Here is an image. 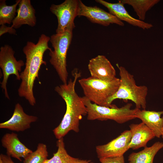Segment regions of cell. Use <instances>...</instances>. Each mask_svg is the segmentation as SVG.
Instances as JSON below:
<instances>
[{"instance_id":"obj_1","label":"cell","mask_w":163,"mask_h":163,"mask_svg":"<svg viewBox=\"0 0 163 163\" xmlns=\"http://www.w3.org/2000/svg\"><path fill=\"white\" fill-rule=\"evenodd\" d=\"M74 79L70 78L66 84L55 87V91L63 99L66 105V110L59 125L53 130L57 139L63 138L69 132L79 131V123L83 116L87 115L86 107L75 91V85L81 77V73L76 68L72 72Z\"/></svg>"},{"instance_id":"obj_2","label":"cell","mask_w":163,"mask_h":163,"mask_svg":"<svg viewBox=\"0 0 163 163\" xmlns=\"http://www.w3.org/2000/svg\"><path fill=\"white\" fill-rule=\"evenodd\" d=\"M50 39L49 36L42 34L37 43L28 41L23 49L26 59L25 66L20 74L21 82L18 92L20 97L24 98L32 106L36 103L33 90L34 81L38 78L41 65L46 64L43 60L44 54L47 50H52L48 45Z\"/></svg>"},{"instance_id":"obj_3","label":"cell","mask_w":163,"mask_h":163,"mask_svg":"<svg viewBox=\"0 0 163 163\" xmlns=\"http://www.w3.org/2000/svg\"><path fill=\"white\" fill-rule=\"evenodd\" d=\"M116 66L119 70L120 85L115 93L107 100L108 107H114L115 105L111 104L112 102L116 99H120L131 101L135 104L136 108L145 109L148 93L147 87L145 85H137L133 75L125 67L119 66L118 64Z\"/></svg>"},{"instance_id":"obj_4","label":"cell","mask_w":163,"mask_h":163,"mask_svg":"<svg viewBox=\"0 0 163 163\" xmlns=\"http://www.w3.org/2000/svg\"><path fill=\"white\" fill-rule=\"evenodd\" d=\"M81 98L86 107L87 119L88 120H110L122 124L136 118L135 113L138 108L132 109L131 103H127L120 108L115 105L108 107L93 103L85 96Z\"/></svg>"},{"instance_id":"obj_5","label":"cell","mask_w":163,"mask_h":163,"mask_svg":"<svg viewBox=\"0 0 163 163\" xmlns=\"http://www.w3.org/2000/svg\"><path fill=\"white\" fill-rule=\"evenodd\" d=\"M78 82L85 97L93 103L108 107L107 101L117 91L120 80L116 77L111 81L107 82L91 76L80 79Z\"/></svg>"},{"instance_id":"obj_6","label":"cell","mask_w":163,"mask_h":163,"mask_svg":"<svg viewBox=\"0 0 163 163\" xmlns=\"http://www.w3.org/2000/svg\"><path fill=\"white\" fill-rule=\"evenodd\" d=\"M72 37V31H68L62 33H56L50 37V41L53 50L50 51V62L64 84L67 83L68 73L66 57Z\"/></svg>"},{"instance_id":"obj_7","label":"cell","mask_w":163,"mask_h":163,"mask_svg":"<svg viewBox=\"0 0 163 163\" xmlns=\"http://www.w3.org/2000/svg\"><path fill=\"white\" fill-rule=\"evenodd\" d=\"M79 1L80 0H66L60 4L51 5L50 10L56 17L58 20L56 34L72 31L75 27V19L78 16Z\"/></svg>"},{"instance_id":"obj_8","label":"cell","mask_w":163,"mask_h":163,"mask_svg":"<svg viewBox=\"0 0 163 163\" xmlns=\"http://www.w3.org/2000/svg\"><path fill=\"white\" fill-rule=\"evenodd\" d=\"M15 52L12 47L6 44L0 48V67L3 73V78L1 83V87L5 97L9 99L7 88L8 78L10 75H14L17 80H21L19 72L25 64L22 60H17L14 56Z\"/></svg>"},{"instance_id":"obj_9","label":"cell","mask_w":163,"mask_h":163,"mask_svg":"<svg viewBox=\"0 0 163 163\" xmlns=\"http://www.w3.org/2000/svg\"><path fill=\"white\" fill-rule=\"evenodd\" d=\"M131 138L130 130H126L107 144L96 146L97 157L100 159L123 156L129 149Z\"/></svg>"},{"instance_id":"obj_10","label":"cell","mask_w":163,"mask_h":163,"mask_svg":"<svg viewBox=\"0 0 163 163\" xmlns=\"http://www.w3.org/2000/svg\"><path fill=\"white\" fill-rule=\"evenodd\" d=\"M84 16L92 23L107 26L111 24L124 26V24L109 12L96 6H87L80 0L78 16Z\"/></svg>"},{"instance_id":"obj_11","label":"cell","mask_w":163,"mask_h":163,"mask_svg":"<svg viewBox=\"0 0 163 163\" xmlns=\"http://www.w3.org/2000/svg\"><path fill=\"white\" fill-rule=\"evenodd\" d=\"M88 68L91 76L95 78L110 82L116 77L115 69L104 55H98L90 59Z\"/></svg>"},{"instance_id":"obj_12","label":"cell","mask_w":163,"mask_h":163,"mask_svg":"<svg viewBox=\"0 0 163 163\" xmlns=\"http://www.w3.org/2000/svg\"><path fill=\"white\" fill-rule=\"evenodd\" d=\"M35 116L26 113L21 105L19 103L15 106L11 117L8 120L0 123V128L18 132L24 131L30 127L32 123L37 120Z\"/></svg>"},{"instance_id":"obj_13","label":"cell","mask_w":163,"mask_h":163,"mask_svg":"<svg viewBox=\"0 0 163 163\" xmlns=\"http://www.w3.org/2000/svg\"><path fill=\"white\" fill-rule=\"evenodd\" d=\"M95 2L106 7L110 13L122 21H125L130 24L143 30L149 29L153 27L151 24L132 17L126 10L124 4L119 0L118 2L114 3H110L103 0H96Z\"/></svg>"},{"instance_id":"obj_14","label":"cell","mask_w":163,"mask_h":163,"mask_svg":"<svg viewBox=\"0 0 163 163\" xmlns=\"http://www.w3.org/2000/svg\"><path fill=\"white\" fill-rule=\"evenodd\" d=\"M2 146L6 149L8 156L22 161L33 151L27 147L20 140L17 134L12 133L4 134L1 139Z\"/></svg>"},{"instance_id":"obj_15","label":"cell","mask_w":163,"mask_h":163,"mask_svg":"<svg viewBox=\"0 0 163 163\" xmlns=\"http://www.w3.org/2000/svg\"><path fill=\"white\" fill-rule=\"evenodd\" d=\"M129 127L131 134L129 149L136 150L142 147H146L148 142L155 137L153 132L142 122L132 124Z\"/></svg>"},{"instance_id":"obj_16","label":"cell","mask_w":163,"mask_h":163,"mask_svg":"<svg viewBox=\"0 0 163 163\" xmlns=\"http://www.w3.org/2000/svg\"><path fill=\"white\" fill-rule=\"evenodd\" d=\"M17 9V15L11 26L14 29L20 28L22 25L27 24L33 27L36 24L35 10L30 0H21Z\"/></svg>"},{"instance_id":"obj_17","label":"cell","mask_w":163,"mask_h":163,"mask_svg":"<svg viewBox=\"0 0 163 163\" xmlns=\"http://www.w3.org/2000/svg\"><path fill=\"white\" fill-rule=\"evenodd\" d=\"M163 111H156L141 110L138 108L135 113L136 118L140 119L154 133L155 137L160 138L163 130Z\"/></svg>"},{"instance_id":"obj_18","label":"cell","mask_w":163,"mask_h":163,"mask_svg":"<svg viewBox=\"0 0 163 163\" xmlns=\"http://www.w3.org/2000/svg\"><path fill=\"white\" fill-rule=\"evenodd\" d=\"M163 148V143L157 142L150 147L144 148L137 152H132L128 157L129 163H153L154 157Z\"/></svg>"},{"instance_id":"obj_19","label":"cell","mask_w":163,"mask_h":163,"mask_svg":"<svg viewBox=\"0 0 163 163\" xmlns=\"http://www.w3.org/2000/svg\"><path fill=\"white\" fill-rule=\"evenodd\" d=\"M57 152L50 159H47L44 163H89V160L75 158L69 155L66 149L63 138L58 139L56 142Z\"/></svg>"},{"instance_id":"obj_20","label":"cell","mask_w":163,"mask_h":163,"mask_svg":"<svg viewBox=\"0 0 163 163\" xmlns=\"http://www.w3.org/2000/svg\"><path fill=\"white\" fill-rule=\"evenodd\" d=\"M124 5L128 4L132 7L138 16L139 20L144 21L146 12L158 3V0H120Z\"/></svg>"},{"instance_id":"obj_21","label":"cell","mask_w":163,"mask_h":163,"mask_svg":"<svg viewBox=\"0 0 163 163\" xmlns=\"http://www.w3.org/2000/svg\"><path fill=\"white\" fill-rule=\"evenodd\" d=\"M21 0H17L11 5H8L6 0L0 1V25L10 24L15 17L17 13V7Z\"/></svg>"},{"instance_id":"obj_22","label":"cell","mask_w":163,"mask_h":163,"mask_svg":"<svg viewBox=\"0 0 163 163\" xmlns=\"http://www.w3.org/2000/svg\"><path fill=\"white\" fill-rule=\"evenodd\" d=\"M48 156L46 145L39 143L36 150L29 153L24 158L23 163H44Z\"/></svg>"},{"instance_id":"obj_23","label":"cell","mask_w":163,"mask_h":163,"mask_svg":"<svg viewBox=\"0 0 163 163\" xmlns=\"http://www.w3.org/2000/svg\"><path fill=\"white\" fill-rule=\"evenodd\" d=\"M101 163H125L123 155L112 158L99 159Z\"/></svg>"},{"instance_id":"obj_24","label":"cell","mask_w":163,"mask_h":163,"mask_svg":"<svg viewBox=\"0 0 163 163\" xmlns=\"http://www.w3.org/2000/svg\"><path fill=\"white\" fill-rule=\"evenodd\" d=\"M6 33L15 35L16 31L15 29L11 27H8L5 24L2 25L0 27V36Z\"/></svg>"},{"instance_id":"obj_25","label":"cell","mask_w":163,"mask_h":163,"mask_svg":"<svg viewBox=\"0 0 163 163\" xmlns=\"http://www.w3.org/2000/svg\"><path fill=\"white\" fill-rule=\"evenodd\" d=\"M0 159L3 163H15L11 159V157L4 154H0Z\"/></svg>"},{"instance_id":"obj_26","label":"cell","mask_w":163,"mask_h":163,"mask_svg":"<svg viewBox=\"0 0 163 163\" xmlns=\"http://www.w3.org/2000/svg\"><path fill=\"white\" fill-rule=\"evenodd\" d=\"M161 136V137H162V139H163V131H162V132Z\"/></svg>"},{"instance_id":"obj_27","label":"cell","mask_w":163,"mask_h":163,"mask_svg":"<svg viewBox=\"0 0 163 163\" xmlns=\"http://www.w3.org/2000/svg\"><path fill=\"white\" fill-rule=\"evenodd\" d=\"M0 163H3L1 160L0 159Z\"/></svg>"},{"instance_id":"obj_28","label":"cell","mask_w":163,"mask_h":163,"mask_svg":"<svg viewBox=\"0 0 163 163\" xmlns=\"http://www.w3.org/2000/svg\"><path fill=\"white\" fill-rule=\"evenodd\" d=\"M89 163H94L93 162H91V161H90V162H89Z\"/></svg>"}]
</instances>
